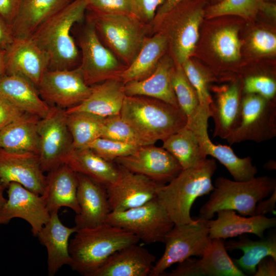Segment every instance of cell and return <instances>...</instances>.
Listing matches in <instances>:
<instances>
[{
    "label": "cell",
    "instance_id": "16",
    "mask_svg": "<svg viewBox=\"0 0 276 276\" xmlns=\"http://www.w3.org/2000/svg\"><path fill=\"white\" fill-rule=\"evenodd\" d=\"M7 188L8 198L0 209V225L14 218H21L29 223L33 235L36 237L51 216L43 196L14 182Z\"/></svg>",
    "mask_w": 276,
    "mask_h": 276
},
{
    "label": "cell",
    "instance_id": "24",
    "mask_svg": "<svg viewBox=\"0 0 276 276\" xmlns=\"http://www.w3.org/2000/svg\"><path fill=\"white\" fill-rule=\"evenodd\" d=\"M78 185L77 173L65 164L48 172L43 196L50 214L58 213L61 207L80 211L77 193Z\"/></svg>",
    "mask_w": 276,
    "mask_h": 276
},
{
    "label": "cell",
    "instance_id": "46",
    "mask_svg": "<svg viewBox=\"0 0 276 276\" xmlns=\"http://www.w3.org/2000/svg\"><path fill=\"white\" fill-rule=\"evenodd\" d=\"M250 42L251 48L257 53L269 54L276 51L275 35L268 31H255L251 36Z\"/></svg>",
    "mask_w": 276,
    "mask_h": 276
},
{
    "label": "cell",
    "instance_id": "7",
    "mask_svg": "<svg viewBox=\"0 0 276 276\" xmlns=\"http://www.w3.org/2000/svg\"><path fill=\"white\" fill-rule=\"evenodd\" d=\"M276 136V105L254 94H244L238 123L226 139L229 145L247 141L259 143Z\"/></svg>",
    "mask_w": 276,
    "mask_h": 276
},
{
    "label": "cell",
    "instance_id": "22",
    "mask_svg": "<svg viewBox=\"0 0 276 276\" xmlns=\"http://www.w3.org/2000/svg\"><path fill=\"white\" fill-rule=\"evenodd\" d=\"M155 257L137 243L113 254L93 276H150Z\"/></svg>",
    "mask_w": 276,
    "mask_h": 276
},
{
    "label": "cell",
    "instance_id": "45",
    "mask_svg": "<svg viewBox=\"0 0 276 276\" xmlns=\"http://www.w3.org/2000/svg\"><path fill=\"white\" fill-rule=\"evenodd\" d=\"M165 0H131L132 15L141 22L150 26L158 8Z\"/></svg>",
    "mask_w": 276,
    "mask_h": 276
},
{
    "label": "cell",
    "instance_id": "35",
    "mask_svg": "<svg viewBox=\"0 0 276 276\" xmlns=\"http://www.w3.org/2000/svg\"><path fill=\"white\" fill-rule=\"evenodd\" d=\"M163 142V147L177 160L182 169L197 166L207 158L197 135L187 125Z\"/></svg>",
    "mask_w": 276,
    "mask_h": 276
},
{
    "label": "cell",
    "instance_id": "13",
    "mask_svg": "<svg viewBox=\"0 0 276 276\" xmlns=\"http://www.w3.org/2000/svg\"><path fill=\"white\" fill-rule=\"evenodd\" d=\"M45 102L61 108H69L85 100L93 87L87 85L78 68L47 70L37 87Z\"/></svg>",
    "mask_w": 276,
    "mask_h": 276
},
{
    "label": "cell",
    "instance_id": "27",
    "mask_svg": "<svg viewBox=\"0 0 276 276\" xmlns=\"http://www.w3.org/2000/svg\"><path fill=\"white\" fill-rule=\"evenodd\" d=\"M92 87L85 100L65 109V113L86 112L103 118L120 114L126 96L124 84L120 79H109Z\"/></svg>",
    "mask_w": 276,
    "mask_h": 276
},
{
    "label": "cell",
    "instance_id": "8",
    "mask_svg": "<svg viewBox=\"0 0 276 276\" xmlns=\"http://www.w3.org/2000/svg\"><path fill=\"white\" fill-rule=\"evenodd\" d=\"M206 220L176 225L166 235L165 249L150 276H160L172 265L193 256L201 257L211 242Z\"/></svg>",
    "mask_w": 276,
    "mask_h": 276
},
{
    "label": "cell",
    "instance_id": "12",
    "mask_svg": "<svg viewBox=\"0 0 276 276\" xmlns=\"http://www.w3.org/2000/svg\"><path fill=\"white\" fill-rule=\"evenodd\" d=\"M65 110L52 107L48 114L39 120L38 155L44 172H49L62 164L63 158L72 149V138Z\"/></svg>",
    "mask_w": 276,
    "mask_h": 276
},
{
    "label": "cell",
    "instance_id": "49",
    "mask_svg": "<svg viewBox=\"0 0 276 276\" xmlns=\"http://www.w3.org/2000/svg\"><path fill=\"white\" fill-rule=\"evenodd\" d=\"M14 39L12 26L0 14V50H7Z\"/></svg>",
    "mask_w": 276,
    "mask_h": 276
},
{
    "label": "cell",
    "instance_id": "19",
    "mask_svg": "<svg viewBox=\"0 0 276 276\" xmlns=\"http://www.w3.org/2000/svg\"><path fill=\"white\" fill-rule=\"evenodd\" d=\"M77 175L80 211L75 218V226L92 228L105 223L111 212L105 187L86 175Z\"/></svg>",
    "mask_w": 276,
    "mask_h": 276
},
{
    "label": "cell",
    "instance_id": "55",
    "mask_svg": "<svg viewBox=\"0 0 276 276\" xmlns=\"http://www.w3.org/2000/svg\"><path fill=\"white\" fill-rule=\"evenodd\" d=\"M272 162H271V160L269 161L268 162L266 163L264 166L265 168L269 169V170H274L275 169V163L273 160H271Z\"/></svg>",
    "mask_w": 276,
    "mask_h": 276
},
{
    "label": "cell",
    "instance_id": "33",
    "mask_svg": "<svg viewBox=\"0 0 276 276\" xmlns=\"http://www.w3.org/2000/svg\"><path fill=\"white\" fill-rule=\"evenodd\" d=\"M40 118L28 113L0 131V148L38 154V124Z\"/></svg>",
    "mask_w": 276,
    "mask_h": 276
},
{
    "label": "cell",
    "instance_id": "34",
    "mask_svg": "<svg viewBox=\"0 0 276 276\" xmlns=\"http://www.w3.org/2000/svg\"><path fill=\"white\" fill-rule=\"evenodd\" d=\"M227 250H241L243 255L233 261L237 267L247 274L254 275L258 264L265 257L270 256L276 260V236L272 234L266 238L252 240L244 236L238 240L225 242Z\"/></svg>",
    "mask_w": 276,
    "mask_h": 276
},
{
    "label": "cell",
    "instance_id": "21",
    "mask_svg": "<svg viewBox=\"0 0 276 276\" xmlns=\"http://www.w3.org/2000/svg\"><path fill=\"white\" fill-rule=\"evenodd\" d=\"M242 84L239 80L219 89L210 105V118L214 122L213 137L226 140L236 127L240 116Z\"/></svg>",
    "mask_w": 276,
    "mask_h": 276
},
{
    "label": "cell",
    "instance_id": "28",
    "mask_svg": "<svg viewBox=\"0 0 276 276\" xmlns=\"http://www.w3.org/2000/svg\"><path fill=\"white\" fill-rule=\"evenodd\" d=\"M189 276H246L228 255L222 239H213L200 258H188Z\"/></svg>",
    "mask_w": 276,
    "mask_h": 276
},
{
    "label": "cell",
    "instance_id": "51",
    "mask_svg": "<svg viewBox=\"0 0 276 276\" xmlns=\"http://www.w3.org/2000/svg\"><path fill=\"white\" fill-rule=\"evenodd\" d=\"M269 196V198H264L257 203L254 215H265L274 211L276 202V189Z\"/></svg>",
    "mask_w": 276,
    "mask_h": 276
},
{
    "label": "cell",
    "instance_id": "2",
    "mask_svg": "<svg viewBox=\"0 0 276 276\" xmlns=\"http://www.w3.org/2000/svg\"><path fill=\"white\" fill-rule=\"evenodd\" d=\"M139 241L132 233L107 222L78 229L69 242L70 266L81 275L93 276L113 254Z\"/></svg>",
    "mask_w": 276,
    "mask_h": 276
},
{
    "label": "cell",
    "instance_id": "9",
    "mask_svg": "<svg viewBox=\"0 0 276 276\" xmlns=\"http://www.w3.org/2000/svg\"><path fill=\"white\" fill-rule=\"evenodd\" d=\"M106 222L132 233L147 244L163 242L174 225L156 198L133 209L111 212Z\"/></svg>",
    "mask_w": 276,
    "mask_h": 276
},
{
    "label": "cell",
    "instance_id": "4",
    "mask_svg": "<svg viewBox=\"0 0 276 276\" xmlns=\"http://www.w3.org/2000/svg\"><path fill=\"white\" fill-rule=\"evenodd\" d=\"M121 118L149 144L163 141L187 125L180 109L164 101L144 96H126Z\"/></svg>",
    "mask_w": 276,
    "mask_h": 276
},
{
    "label": "cell",
    "instance_id": "5",
    "mask_svg": "<svg viewBox=\"0 0 276 276\" xmlns=\"http://www.w3.org/2000/svg\"><path fill=\"white\" fill-rule=\"evenodd\" d=\"M214 187L200 208L197 219H211L222 210H234L244 216H254L257 203L276 189V179L264 175L239 181L220 176L215 180Z\"/></svg>",
    "mask_w": 276,
    "mask_h": 276
},
{
    "label": "cell",
    "instance_id": "40",
    "mask_svg": "<svg viewBox=\"0 0 276 276\" xmlns=\"http://www.w3.org/2000/svg\"><path fill=\"white\" fill-rule=\"evenodd\" d=\"M100 137L138 146L151 145L142 138L120 114L105 118Z\"/></svg>",
    "mask_w": 276,
    "mask_h": 276
},
{
    "label": "cell",
    "instance_id": "1",
    "mask_svg": "<svg viewBox=\"0 0 276 276\" xmlns=\"http://www.w3.org/2000/svg\"><path fill=\"white\" fill-rule=\"evenodd\" d=\"M88 0L68 3L45 20L30 37L47 55L48 70L71 69L78 58V50L71 33L87 9Z\"/></svg>",
    "mask_w": 276,
    "mask_h": 276
},
{
    "label": "cell",
    "instance_id": "14",
    "mask_svg": "<svg viewBox=\"0 0 276 276\" xmlns=\"http://www.w3.org/2000/svg\"><path fill=\"white\" fill-rule=\"evenodd\" d=\"M152 145L140 146L133 153L114 162L157 183L165 185L182 170L177 160L165 149Z\"/></svg>",
    "mask_w": 276,
    "mask_h": 276
},
{
    "label": "cell",
    "instance_id": "43",
    "mask_svg": "<svg viewBox=\"0 0 276 276\" xmlns=\"http://www.w3.org/2000/svg\"><path fill=\"white\" fill-rule=\"evenodd\" d=\"M241 84L244 94H257L267 99H275L276 81L271 76L265 74L247 75Z\"/></svg>",
    "mask_w": 276,
    "mask_h": 276
},
{
    "label": "cell",
    "instance_id": "29",
    "mask_svg": "<svg viewBox=\"0 0 276 276\" xmlns=\"http://www.w3.org/2000/svg\"><path fill=\"white\" fill-rule=\"evenodd\" d=\"M0 94L22 111L40 119L45 117L50 110L36 87L19 75H6L1 78Z\"/></svg>",
    "mask_w": 276,
    "mask_h": 276
},
{
    "label": "cell",
    "instance_id": "56",
    "mask_svg": "<svg viewBox=\"0 0 276 276\" xmlns=\"http://www.w3.org/2000/svg\"><path fill=\"white\" fill-rule=\"evenodd\" d=\"M218 2L217 3H219V2H221V1H223V0H218Z\"/></svg>",
    "mask_w": 276,
    "mask_h": 276
},
{
    "label": "cell",
    "instance_id": "23",
    "mask_svg": "<svg viewBox=\"0 0 276 276\" xmlns=\"http://www.w3.org/2000/svg\"><path fill=\"white\" fill-rule=\"evenodd\" d=\"M77 230L75 226H65L58 213H54L51 214L49 220L38 233L36 237L47 250L49 275H54L65 265L70 266L72 259L68 249L69 239Z\"/></svg>",
    "mask_w": 276,
    "mask_h": 276
},
{
    "label": "cell",
    "instance_id": "30",
    "mask_svg": "<svg viewBox=\"0 0 276 276\" xmlns=\"http://www.w3.org/2000/svg\"><path fill=\"white\" fill-rule=\"evenodd\" d=\"M62 164L105 187L113 183L118 176L117 165L106 160L87 147L72 148L63 158Z\"/></svg>",
    "mask_w": 276,
    "mask_h": 276
},
{
    "label": "cell",
    "instance_id": "31",
    "mask_svg": "<svg viewBox=\"0 0 276 276\" xmlns=\"http://www.w3.org/2000/svg\"><path fill=\"white\" fill-rule=\"evenodd\" d=\"M69 0H22L12 25L15 38L30 37Z\"/></svg>",
    "mask_w": 276,
    "mask_h": 276
},
{
    "label": "cell",
    "instance_id": "17",
    "mask_svg": "<svg viewBox=\"0 0 276 276\" xmlns=\"http://www.w3.org/2000/svg\"><path fill=\"white\" fill-rule=\"evenodd\" d=\"M0 179L5 189L10 183L14 182L34 193L43 195L47 176L37 154L0 148Z\"/></svg>",
    "mask_w": 276,
    "mask_h": 276
},
{
    "label": "cell",
    "instance_id": "53",
    "mask_svg": "<svg viewBox=\"0 0 276 276\" xmlns=\"http://www.w3.org/2000/svg\"><path fill=\"white\" fill-rule=\"evenodd\" d=\"M5 53L6 51L0 50V79L6 75Z\"/></svg>",
    "mask_w": 276,
    "mask_h": 276
},
{
    "label": "cell",
    "instance_id": "47",
    "mask_svg": "<svg viewBox=\"0 0 276 276\" xmlns=\"http://www.w3.org/2000/svg\"><path fill=\"white\" fill-rule=\"evenodd\" d=\"M26 114L0 94V131Z\"/></svg>",
    "mask_w": 276,
    "mask_h": 276
},
{
    "label": "cell",
    "instance_id": "6",
    "mask_svg": "<svg viewBox=\"0 0 276 276\" xmlns=\"http://www.w3.org/2000/svg\"><path fill=\"white\" fill-rule=\"evenodd\" d=\"M97 33L113 54L126 66L140 50L151 27L130 14H103L93 12Z\"/></svg>",
    "mask_w": 276,
    "mask_h": 276
},
{
    "label": "cell",
    "instance_id": "26",
    "mask_svg": "<svg viewBox=\"0 0 276 276\" xmlns=\"http://www.w3.org/2000/svg\"><path fill=\"white\" fill-rule=\"evenodd\" d=\"M208 125V123H204L191 129L197 135L204 153L222 164L234 180L247 181L256 177L258 169L251 157H239L229 146L213 143L209 136Z\"/></svg>",
    "mask_w": 276,
    "mask_h": 276
},
{
    "label": "cell",
    "instance_id": "48",
    "mask_svg": "<svg viewBox=\"0 0 276 276\" xmlns=\"http://www.w3.org/2000/svg\"><path fill=\"white\" fill-rule=\"evenodd\" d=\"M22 0H0V14L11 26Z\"/></svg>",
    "mask_w": 276,
    "mask_h": 276
},
{
    "label": "cell",
    "instance_id": "25",
    "mask_svg": "<svg viewBox=\"0 0 276 276\" xmlns=\"http://www.w3.org/2000/svg\"><path fill=\"white\" fill-rule=\"evenodd\" d=\"M174 67L173 59L165 54L149 76L124 84L125 95L152 98L179 108L171 82Z\"/></svg>",
    "mask_w": 276,
    "mask_h": 276
},
{
    "label": "cell",
    "instance_id": "41",
    "mask_svg": "<svg viewBox=\"0 0 276 276\" xmlns=\"http://www.w3.org/2000/svg\"><path fill=\"white\" fill-rule=\"evenodd\" d=\"M188 80L195 89L203 112L210 113V105L212 97L210 93V75L194 64L190 58L181 65Z\"/></svg>",
    "mask_w": 276,
    "mask_h": 276
},
{
    "label": "cell",
    "instance_id": "54",
    "mask_svg": "<svg viewBox=\"0 0 276 276\" xmlns=\"http://www.w3.org/2000/svg\"><path fill=\"white\" fill-rule=\"evenodd\" d=\"M5 189V188L0 179V209L2 208L7 201V199L4 197V191Z\"/></svg>",
    "mask_w": 276,
    "mask_h": 276
},
{
    "label": "cell",
    "instance_id": "18",
    "mask_svg": "<svg viewBox=\"0 0 276 276\" xmlns=\"http://www.w3.org/2000/svg\"><path fill=\"white\" fill-rule=\"evenodd\" d=\"M49 66L47 55L31 37L15 38L6 50V75L21 76L36 88Z\"/></svg>",
    "mask_w": 276,
    "mask_h": 276
},
{
    "label": "cell",
    "instance_id": "20",
    "mask_svg": "<svg viewBox=\"0 0 276 276\" xmlns=\"http://www.w3.org/2000/svg\"><path fill=\"white\" fill-rule=\"evenodd\" d=\"M216 219L206 220L209 236L211 239H226L244 234H252L260 238L264 233L276 225L275 217L265 215H254L246 217L239 215L232 210H222L217 213Z\"/></svg>",
    "mask_w": 276,
    "mask_h": 276
},
{
    "label": "cell",
    "instance_id": "39",
    "mask_svg": "<svg viewBox=\"0 0 276 276\" xmlns=\"http://www.w3.org/2000/svg\"><path fill=\"white\" fill-rule=\"evenodd\" d=\"M211 45L218 56L224 61H235L240 57L241 44L236 28H224L215 32Z\"/></svg>",
    "mask_w": 276,
    "mask_h": 276
},
{
    "label": "cell",
    "instance_id": "15",
    "mask_svg": "<svg viewBox=\"0 0 276 276\" xmlns=\"http://www.w3.org/2000/svg\"><path fill=\"white\" fill-rule=\"evenodd\" d=\"M118 176L105 186L111 212H121L144 204L155 198L162 185L117 165Z\"/></svg>",
    "mask_w": 276,
    "mask_h": 276
},
{
    "label": "cell",
    "instance_id": "44",
    "mask_svg": "<svg viewBox=\"0 0 276 276\" xmlns=\"http://www.w3.org/2000/svg\"><path fill=\"white\" fill-rule=\"evenodd\" d=\"M88 9L96 13L132 14L131 0H88Z\"/></svg>",
    "mask_w": 276,
    "mask_h": 276
},
{
    "label": "cell",
    "instance_id": "37",
    "mask_svg": "<svg viewBox=\"0 0 276 276\" xmlns=\"http://www.w3.org/2000/svg\"><path fill=\"white\" fill-rule=\"evenodd\" d=\"M171 82L179 108L187 118V125L192 124L201 113L206 112L201 110L197 94L180 65L175 66Z\"/></svg>",
    "mask_w": 276,
    "mask_h": 276
},
{
    "label": "cell",
    "instance_id": "38",
    "mask_svg": "<svg viewBox=\"0 0 276 276\" xmlns=\"http://www.w3.org/2000/svg\"><path fill=\"white\" fill-rule=\"evenodd\" d=\"M264 0H223L210 7L206 11L208 18L232 15L245 19L255 17L261 11Z\"/></svg>",
    "mask_w": 276,
    "mask_h": 276
},
{
    "label": "cell",
    "instance_id": "42",
    "mask_svg": "<svg viewBox=\"0 0 276 276\" xmlns=\"http://www.w3.org/2000/svg\"><path fill=\"white\" fill-rule=\"evenodd\" d=\"M140 146L111 139L100 137L91 142L87 148L110 162L134 152Z\"/></svg>",
    "mask_w": 276,
    "mask_h": 276
},
{
    "label": "cell",
    "instance_id": "3",
    "mask_svg": "<svg viewBox=\"0 0 276 276\" xmlns=\"http://www.w3.org/2000/svg\"><path fill=\"white\" fill-rule=\"evenodd\" d=\"M217 169L215 159L206 158L202 164L182 169L167 184L158 189L156 199L176 225L194 223L190 212L195 200L214 188L212 177Z\"/></svg>",
    "mask_w": 276,
    "mask_h": 276
},
{
    "label": "cell",
    "instance_id": "50",
    "mask_svg": "<svg viewBox=\"0 0 276 276\" xmlns=\"http://www.w3.org/2000/svg\"><path fill=\"white\" fill-rule=\"evenodd\" d=\"M254 276H275L276 260L270 256L263 258L257 265Z\"/></svg>",
    "mask_w": 276,
    "mask_h": 276
},
{
    "label": "cell",
    "instance_id": "10",
    "mask_svg": "<svg viewBox=\"0 0 276 276\" xmlns=\"http://www.w3.org/2000/svg\"><path fill=\"white\" fill-rule=\"evenodd\" d=\"M82 60L77 68L89 86L111 79H120L127 67L101 41L90 17L79 39Z\"/></svg>",
    "mask_w": 276,
    "mask_h": 276
},
{
    "label": "cell",
    "instance_id": "11",
    "mask_svg": "<svg viewBox=\"0 0 276 276\" xmlns=\"http://www.w3.org/2000/svg\"><path fill=\"white\" fill-rule=\"evenodd\" d=\"M203 6L201 1L189 2L187 0L165 15L173 18L170 20L173 23L169 25V34L165 35L177 64L182 65L194 52L204 16Z\"/></svg>",
    "mask_w": 276,
    "mask_h": 276
},
{
    "label": "cell",
    "instance_id": "36",
    "mask_svg": "<svg viewBox=\"0 0 276 276\" xmlns=\"http://www.w3.org/2000/svg\"><path fill=\"white\" fill-rule=\"evenodd\" d=\"M65 114L72 138V148L87 147L91 142L100 137L105 118L81 111Z\"/></svg>",
    "mask_w": 276,
    "mask_h": 276
},
{
    "label": "cell",
    "instance_id": "32",
    "mask_svg": "<svg viewBox=\"0 0 276 276\" xmlns=\"http://www.w3.org/2000/svg\"><path fill=\"white\" fill-rule=\"evenodd\" d=\"M168 45L167 38L161 32L147 37L135 58L121 73L120 79L125 84L149 76L165 55Z\"/></svg>",
    "mask_w": 276,
    "mask_h": 276
},
{
    "label": "cell",
    "instance_id": "52",
    "mask_svg": "<svg viewBox=\"0 0 276 276\" xmlns=\"http://www.w3.org/2000/svg\"><path fill=\"white\" fill-rule=\"evenodd\" d=\"M186 1L187 0H165L157 10L151 27L155 28L167 14Z\"/></svg>",
    "mask_w": 276,
    "mask_h": 276
}]
</instances>
